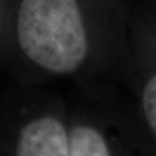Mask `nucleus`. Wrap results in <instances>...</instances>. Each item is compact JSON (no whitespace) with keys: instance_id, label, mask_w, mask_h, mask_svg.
<instances>
[{"instance_id":"nucleus-1","label":"nucleus","mask_w":156,"mask_h":156,"mask_svg":"<svg viewBox=\"0 0 156 156\" xmlns=\"http://www.w3.org/2000/svg\"><path fill=\"white\" fill-rule=\"evenodd\" d=\"M17 38L34 64L52 73L76 70L87 56V37L77 0H22Z\"/></svg>"},{"instance_id":"nucleus-2","label":"nucleus","mask_w":156,"mask_h":156,"mask_svg":"<svg viewBox=\"0 0 156 156\" xmlns=\"http://www.w3.org/2000/svg\"><path fill=\"white\" fill-rule=\"evenodd\" d=\"M16 156H70L65 128L53 117L33 120L20 133Z\"/></svg>"},{"instance_id":"nucleus-4","label":"nucleus","mask_w":156,"mask_h":156,"mask_svg":"<svg viewBox=\"0 0 156 156\" xmlns=\"http://www.w3.org/2000/svg\"><path fill=\"white\" fill-rule=\"evenodd\" d=\"M142 104L146 120L156 136V74L148 80L142 95Z\"/></svg>"},{"instance_id":"nucleus-3","label":"nucleus","mask_w":156,"mask_h":156,"mask_svg":"<svg viewBox=\"0 0 156 156\" xmlns=\"http://www.w3.org/2000/svg\"><path fill=\"white\" fill-rule=\"evenodd\" d=\"M70 156H111L99 131L89 126H76L69 134Z\"/></svg>"}]
</instances>
